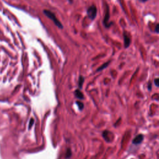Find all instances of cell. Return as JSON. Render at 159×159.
<instances>
[{"instance_id":"6","label":"cell","mask_w":159,"mask_h":159,"mask_svg":"<svg viewBox=\"0 0 159 159\" xmlns=\"http://www.w3.org/2000/svg\"><path fill=\"white\" fill-rule=\"evenodd\" d=\"M109 63H110V62H108L107 63H104V64H103V65L101 66V67H100V68H99V69L97 70V72L101 71V70H103V69H104L106 68V67L108 66V65L109 64Z\"/></svg>"},{"instance_id":"9","label":"cell","mask_w":159,"mask_h":159,"mask_svg":"<svg viewBox=\"0 0 159 159\" xmlns=\"http://www.w3.org/2000/svg\"><path fill=\"white\" fill-rule=\"evenodd\" d=\"M77 105H78V106H79V107L80 109H81V110H82V109H83L84 105H83V104L82 103V102L77 101Z\"/></svg>"},{"instance_id":"11","label":"cell","mask_w":159,"mask_h":159,"mask_svg":"<svg viewBox=\"0 0 159 159\" xmlns=\"http://www.w3.org/2000/svg\"><path fill=\"white\" fill-rule=\"evenodd\" d=\"M154 83H155V85H156L158 87H159V79H155L154 80Z\"/></svg>"},{"instance_id":"15","label":"cell","mask_w":159,"mask_h":159,"mask_svg":"<svg viewBox=\"0 0 159 159\" xmlns=\"http://www.w3.org/2000/svg\"><path fill=\"white\" fill-rule=\"evenodd\" d=\"M140 1H141V2H143V3H144V2H146L147 0H139Z\"/></svg>"},{"instance_id":"1","label":"cell","mask_w":159,"mask_h":159,"mask_svg":"<svg viewBox=\"0 0 159 159\" xmlns=\"http://www.w3.org/2000/svg\"><path fill=\"white\" fill-rule=\"evenodd\" d=\"M44 13L45 16H46L47 17H49V19H51L53 22L54 23L55 26H57L59 28H60V29H63V25L59 21V19L57 18L54 13H53L51 11L47 10V9H45L44 11Z\"/></svg>"},{"instance_id":"13","label":"cell","mask_w":159,"mask_h":159,"mask_svg":"<svg viewBox=\"0 0 159 159\" xmlns=\"http://www.w3.org/2000/svg\"><path fill=\"white\" fill-rule=\"evenodd\" d=\"M34 124V119H31V121H30L29 126V129H31V128L32 124Z\"/></svg>"},{"instance_id":"12","label":"cell","mask_w":159,"mask_h":159,"mask_svg":"<svg viewBox=\"0 0 159 159\" xmlns=\"http://www.w3.org/2000/svg\"><path fill=\"white\" fill-rule=\"evenodd\" d=\"M155 32L156 33L159 34V24H157V26H155Z\"/></svg>"},{"instance_id":"10","label":"cell","mask_w":159,"mask_h":159,"mask_svg":"<svg viewBox=\"0 0 159 159\" xmlns=\"http://www.w3.org/2000/svg\"><path fill=\"white\" fill-rule=\"evenodd\" d=\"M71 155H72L71 150H70V149H68V151H67V153H66V157L69 158Z\"/></svg>"},{"instance_id":"2","label":"cell","mask_w":159,"mask_h":159,"mask_svg":"<svg viewBox=\"0 0 159 159\" xmlns=\"http://www.w3.org/2000/svg\"><path fill=\"white\" fill-rule=\"evenodd\" d=\"M96 14H97L96 7L94 5L91 6L90 8H88V9H87L88 16L91 20H93L95 19V17L96 16Z\"/></svg>"},{"instance_id":"4","label":"cell","mask_w":159,"mask_h":159,"mask_svg":"<svg viewBox=\"0 0 159 159\" xmlns=\"http://www.w3.org/2000/svg\"><path fill=\"white\" fill-rule=\"evenodd\" d=\"M143 140H144V136L142 135V134H139V135H137L135 138L133 139L132 143L134 144L138 145L142 142Z\"/></svg>"},{"instance_id":"7","label":"cell","mask_w":159,"mask_h":159,"mask_svg":"<svg viewBox=\"0 0 159 159\" xmlns=\"http://www.w3.org/2000/svg\"><path fill=\"white\" fill-rule=\"evenodd\" d=\"M75 95L77 98H79L80 99H83V94L80 92V90H76L75 91Z\"/></svg>"},{"instance_id":"8","label":"cell","mask_w":159,"mask_h":159,"mask_svg":"<svg viewBox=\"0 0 159 159\" xmlns=\"http://www.w3.org/2000/svg\"><path fill=\"white\" fill-rule=\"evenodd\" d=\"M83 82H84V78L83 77H80V79L79 80V87L80 88H82V85H83Z\"/></svg>"},{"instance_id":"14","label":"cell","mask_w":159,"mask_h":159,"mask_svg":"<svg viewBox=\"0 0 159 159\" xmlns=\"http://www.w3.org/2000/svg\"><path fill=\"white\" fill-rule=\"evenodd\" d=\"M151 86H152V85H151V83H149V85H148V88H149V90L150 91L151 90Z\"/></svg>"},{"instance_id":"3","label":"cell","mask_w":159,"mask_h":159,"mask_svg":"<svg viewBox=\"0 0 159 159\" xmlns=\"http://www.w3.org/2000/svg\"><path fill=\"white\" fill-rule=\"evenodd\" d=\"M123 36H124V47L128 48L129 47L130 42H131V40H130L129 34L128 33H127L126 31H124L123 34Z\"/></svg>"},{"instance_id":"5","label":"cell","mask_w":159,"mask_h":159,"mask_svg":"<svg viewBox=\"0 0 159 159\" xmlns=\"http://www.w3.org/2000/svg\"><path fill=\"white\" fill-rule=\"evenodd\" d=\"M109 19V10L108 6L106 5V15L104 18V24L106 27H109V26H110L109 25V24L108 23Z\"/></svg>"}]
</instances>
